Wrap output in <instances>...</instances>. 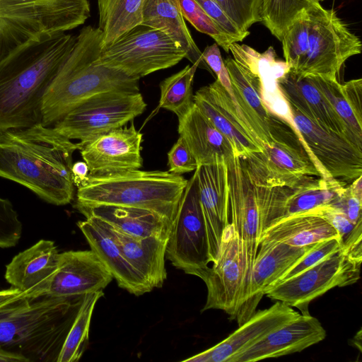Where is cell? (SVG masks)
<instances>
[{"label": "cell", "instance_id": "obj_1", "mask_svg": "<svg viewBox=\"0 0 362 362\" xmlns=\"http://www.w3.org/2000/svg\"><path fill=\"white\" fill-rule=\"evenodd\" d=\"M77 143L42 122L0 132V177L23 185L47 203L74 199L71 167Z\"/></svg>", "mask_w": 362, "mask_h": 362}, {"label": "cell", "instance_id": "obj_2", "mask_svg": "<svg viewBox=\"0 0 362 362\" xmlns=\"http://www.w3.org/2000/svg\"><path fill=\"white\" fill-rule=\"evenodd\" d=\"M76 36L46 35L0 62V132L42 122L44 95L69 55Z\"/></svg>", "mask_w": 362, "mask_h": 362}, {"label": "cell", "instance_id": "obj_3", "mask_svg": "<svg viewBox=\"0 0 362 362\" xmlns=\"http://www.w3.org/2000/svg\"><path fill=\"white\" fill-rule=\"evenodd\" d=\"M84 296L23 294L4 304L0 307V345L29 361L57 362Z\"/></svg>", "mask_w": 362, "mask_h": 362}, {"label": "cell", "instance_id": "obj_4", "mask_svg": "<svg viewBox=\"0 0 362 362\" xmlns=\"http://www.w3.org/2000/svg\"><path fill=\"white\" fill-rule=\"evenodd\" d=\"M102 33L87 25L76 35L69 55L48 87L42 101V123L53 126L74 107L100 93L139 92V79L100 62Z\"/></svg>", "mask_w": 362, "mask_h": 362}, {"label": "cell", "instance_id": "obj_5", "mask_svg": "<svg viewBox=\"0 0 362 362\" xmlns=\"http://www.w3.org/2000/svg\"><path fill=\"white\" fill-rule=\"evenodd\" d=\"M187 180L169 171L140 169L89 175L77 187L74 207L101 204L139 207L153 211L173 223Z\"/></svg>", "mask_w": 362, "mask_h": 362}, {"label": "cell", "instance_id": "obj_6", "mask_svg": "<svg viewBox=\"0 0 362 362\" xmlns=\"http://www.w3.org/2000/svg\"><path fill=\"white\" fill-rule=\"evenodd\" d=\"M90 13L88 0H0V62L31 40L83 25Z\"/></svg>", "mask_w": 362, "mask_h": 362}, {"label": "cell", "instance_id": "obj_7", "mask_svg": "<svg viewBox=\"0 0 362 362\" xmlns=\"http://www.w3.org/2000/svg\"><path fill=\"white\" fill-rule=\"evenodd\" d=\"M185 57L186 52L165 33L140 24L102 47L99 59L106 66L140 78Z\"/></svg>", "mask_w": 362, "mask_h": 362}, {"label": "cell", "instance_id": "obj_8", "mask_svg": "<svg viewBox=\"0 0 362 362\" xmlns=\"http://www.w3.org/2000/svg\"><path fill=\"white\" fill-rule=\"evenodd\" d=\"M140 92L106 91L89 98L53 125L68 139L87 143L111 130L124 127L146 109Z\"/></svg>", "mask_w": 362, "mask_h": 362}, {"label": "cell", "instance_id": "obj_9", "mask_svg": "<svg viewBox=\"0 0 362 362\" xmlns=\"http://www.w3.org/2000/svg\"><path fill=\"white\" fill-rule=\"evenodd\" d=\"M307 11L308 49L300 66L292 71L301 77L336 76L349 58L361 53V40L334 10L323 8L320 2Z\"/></svg>", "mask_w": 362, "mask_h": 362}, {"label": "cell", "instance_id": "obj_10", "mask_svg": "<svg viewBox=\"0 0 362 362\" xmlns=\"http://www.w3.org/2000/svg\"><path fill=\"white\" fill-rule=\"evenodd\" d=\"M165 257L177 269L197 277L211 262L195 170L187 180L171 224Z\"/></svg>", "mask_w": 362, "mask_h": 362}, {"label": "cell", "instance_id": "obj_11", "mask_svg": "<svg viewBox=\"0 0 362 362\" xmlns=\"http://www.w3.org/2000/svg\"><path fill=\"white\" fill-rule=\"evenodd\" d=\"M361 264V262L340 250L297 275L270 287L264 295L298 308L300 313H308V305L314 299L335 287L356 283L360 277Z\"/></svg>", "mask_w": 362, "mask_h": 362}, {"label": "cell", "instance_id": "obj_12", "mask_svg": "<svg viewBox=\"0 0 362 362\" xmlns=\"http://www.w3.org/2000/svg\"><path fill=\"white\" fill-rule=\"evenodd\" d=\"M207 288L206 301L202 312L221 310L231 319L240 313L246 284L244 248L231 223L226 227L216 260L199 276Z\"/></svg>", "mask_w": 362, "mask_h": 362}, {"label": "cell", "instance_id": "obj_13", "mask_svg": "<svg viewBox=\"0 0 362 362\" xmlns=\"http://www.w3.org/2000/svg\"><path fill=\"white\" fill-rule=\"evenodd\" d=\"M290 108L302 146L323 178L352 182L362 175L361 148L344 135L321 127L293 106Z\"/></svg>", "mask_w": 362, "mask_h": 362}, {"label": "cell", "instance_id": "obj_14", "mask_svg": "<svg viewBox=\"0 0 362 362\" xmlns=\"http://www.w3.org/2000/svg\"><path fill=\"white\" fill-rule=\"evenodd\" d=\"M344 187L345 182L335 178L313 176L291 187L255 186L261 234L281 220L330 205Z\"/></svg>", "mask_w": 362, "mask_h": 362}, {"label": "cell", "instance_id": "obj_15", "mask_svg": "<svg viewBox=\"0 0 362 362\" xmlns=\"http://www.w3.org/2000/svg\"><path fill=\"white\" fill-rule=\"evenodd\" d=\"M250 182L259 187H293L307 176L322 177L299 141L276 136L271 146L240 158Z\"/></svg>", "mask_w": 362, "mask_h": 362}, {"label": "cell", "instance_id": "obj_16", "mask_svg": "<svg viewBox=\"0 0 362 362\" xmlns=\"http://www.w3.org/2000/svg\"><path fill=\"white\" fill-rule=\"evenodd\" d=\"M142 141L143 134L132 121L129 127L111 130L77 146L89 168V175L98 177L140 169Z\"/></svg>", "mask_w": 362, "mask_h": 362}, {"label": "cell", "instance_id": "obj_17", "mask_svg": "<svg viewBox=\"0 0 362 362\" xmlns=\"http://www.w3.org/2000/svg\"><path fill=\"white\" fill-rule=\"evenodd\" d=\"M226 163L231 224L240 238L245 254V292L249 275L259 249L261 235L259 211L255 185L250 182L240 158L231 157L226 160Z\"/></svg>", "mask_w": 362, "mask_h": 362}, {"label": "cell", "instance_id": "obj_18", "mask_svg": "<svg viewBox=\"0 0 362 362\" xmlns=\"http://www.w3.org/2000/svg\"><path fill=\"white\" fill-rule=\"evenodd\" d=\"M194 103L231 143L235 156L245 158L262 151V143L248 127L230 95L218 79L194 94Z\"/></svg>", "mask_w": 362, "mask_h": 362}, {"label": "cell", "instance_id": "obj_19", "mask_svg": "<svg viewBox=\"0 0 362 362\" xmlns=\"http://www.w3.org/2000/svg\"><path fill=\"white\" fill-rule=\"evenodd\" d=\"M230 83L223 86L230 95L248 127L263 146H271L281 122L268 110L262 99L261 82L257 73L234 59L224 60Z\"/></svg>", "mask_w": 362, "mask_h": 362}, {"label": "cell", "instance_id": "obj_20", "mask_svg": "<svg viewBox=\"0 0 362 362\" xmlns=\"http://www.w3.org/2000/svg\"><path fill=\"white\" fill-rule=\"evenodd\" d=\"M315 244L294 247L282 243H259L237 318L239 326L255 313L264 292Z\"/></svg>", "mask_w": 362, "mask_h": 362}, {"label": "cell", "instance_id": "obj_21", "mask_svg": "<svg viewBox=\"0 0 362 362\" xmlns=\"http://www.w3.org/2000/svg\"><path fill=\"white\" fill-rule=\"evenodd\" d=\"M326 336V330L316 317L309 313H300L233 356L228 362H252L300 352L322 341Z\"/></svg>", "mask_w": 362, "mask_h": 362}, {"label": "cell", "instance_id": "obj_22", "mask_svg": "<svg viewBox=\"0 0 362 362\" xmlns=\"http://www.w3.org/2000/svg\"><path fill=\"white\" fill-rule=\"evenodd\" d=\"M300 314L286 304L276 301L269 308L255 312L218 344L182 361L228 362L233 356Z\"/></svg>", "mask_w": 362, "mask_h": 362}, {"label": "cell", "instance_id": "obj_23", "mask_svg": "<svg viewBox=\"0 0 362 362\" xmlns=\"http://www.w3.org/2000/svg\"><path fill=\"white\" fill-rule=\"evenodd\" d=\"M198 194L206 228L211 262L216 260L229 215L226 161L198 165L195 170Z\"/></svg>", "mask_w": 362, "mask_h": 362}, {"label": "cell", "instance_id": "obj_24", "mask_svg": "<svg viewBox=\"0 0 362 362\" xmlns=\"http://www.w3.org/2000/svg\"><path fill=\"white\" fill-rule=\"evenodd\" d=\"M112 279L110 270L93 250L67 251L59 255L57 269L47 294L84 296L103 290Z\"/></svg>", "mask_w": 362, "mask_h": 362}, {"label": "cell", "instance_id": "obj_25", "mask_svg": "<svg viewBox=\"0 0 362 362\" xmlns=\"http://www.w3.org/2000/svg\"><path fill=\"white\" fill-rule=\"evenodd\" d=\"M54 243L40 240L16 255L6 267L5 279L25 296L47 294L58 266Z\"/></svg>", "mask_w": 362, "mask_h": 362}, {"label": "cell", "instance_id": "obj_26", "mask_svg": "<svg viewBox=\"0 0 362 362\" xmlns=\"http://www.w3.org/2000/svg\"><path fill=\"white\" fill-rule=\"evenodd\" d=\"M93 250L107 267L122 288L135 296L153 289L124 257L114 235L112 227L93 216L77 223Z\"/></svg>", "mask_w": 362, "mask_h": 362}, {"label": "cell", "instance_id": "obj_27", "mask_svg": "<svg viewBox=\"0 0 362 362\" xmlns=\"http://www.w3.org/2000/svg\"><path fill=\"white\" fill-rule=\"evenodd\" d=\"M278 84L290 105L321 127L344 135L357 146L344 122L309 76H299L289 69L278 79Z\"/></svg>", "mask_w": 362, "mask_h": 362}, {"label": "cell", "instance_id": "obj_28", "mask_svg": "<svg viewBox=\"0 0 362 362\" xmlns=\"http://www.w3.org/2000/svg\"><path fill=\"white\" fill-rule=\"evenodd\" d=\"M177 119L179 135L185 141L197 165L226 161L236 156L229 140L194 104Z\"/></svg>", "mask_w": 362, "mask_h": 362}, {"label": "cell", "instance_id": "obj_29", "mask_svg": "<svg viewBox=\"0 0 362 362\" xmlns=\"http://www.w3.org/2000/svg\"><path fill=\"white\" fill-rule=\"evenodd\" d=\"M85 217L100 218L115 230L129 236L168 239L172 223L158 213L144 208L101 204L75 208Z\"/></svg>", "mask_w": 362, "mask_h": 362}, {"label": "cell", "instance_id": "obj_30", "mask_svg": "<svg viewBox=\"0 0 362 362\" xmlns=\"http://www.w3.org/2000/svg\"><path fill=\"white\" fill-rule=\"evenodd\" d=\"M112 228L128 262L152 289L162 287L167 278L165 257L168 239L155 236L136 238Z\"/></svg>", "mask_w": 362, "mask_h": 362}, {"label": "cell", "instance_id": "obj_31", "mask_svg": "<svg viewBox=\"0 0 362 362\" xmlns=\"http://www.w3.org/2000/svg\"><path fill=\"white\" fill-rule=\"evenodd\" d=\"M141 24L165 33L186 52L185 58L192 64L213 74L173 0H144Z\"/></svg>", "mask_w": 362, "mask_h": 362}, {"label": "cell", "instance_id": "obj_32", "mask_svg": "<svg viewBox=\"0 0 362 362\" xmlns=\"http://www.w3.org/2000/svg\"><path fill=\"white\" fill-rule=\"evenodd\" d=\"M337 238L335 228L322 217L311 213L289 216L263 231L259 243H282L303 247L326 239Z\"/></svg>", "mask_w": 362, "mask_h": 362}, {"label": "cell", "instance_id": "obj_33", "mask_svg": "<svg viewBox=\"0 0 362 362\" xmlns=\"http://www.w3.org/2000/svg\"><path fill=\"white\" fill-rule=\"evenodd\" d=\"M144 0H97L102 47L143 21Z\"/></svg>", "mask_w": 362, "mask_h": 362}, {"label": "cell", "instance_id": "obj_34", "mask_svg": "<svg viewBox=\"0 0 362 362\" xmlns=\"http://www.w3.org/2000/svg\"><path fill=\"white\" fill-rule=\"evenodd\" d=\"M198 64L187 65L180 71L165 78L159 85L158 108L175 113L177 118L194 105L193 81Z\"/></svg>", "mask_w": 362, "mask_h": 362}, {"label": "cell", "instance_id": "obj_35", "mask_svg": "<svg viewBox=\"0 0 362 362\" xmlns=\"http://www.w3.org/2000/svg\"><path fill=\"white\" fill-rule=\"evenodd\" d=\"M103 295V291L100 290L84 296L57 362H75L81 359L88 344L89 328L95 305Z\"/></svg>", "mask_w": 362, "mask_h": 362}, {"label": "cell", "instance_id": "obj_36", "mask_svg": "<svg viewBox=\"0 0 362 362\" xmlns=\"http://www.w3.org/2000/svg\"><path fill=\"white\" fill-rule=\"evenodd\" d=\"M313 83L341 119L355 144L362 148V120L354 112L336 76L310 75Z\"/></svg>", "mask_w": 362, "mask_h": 362}, {"label": "cell", "instance_id": "obj_37", "mask_svg": "<svg viewBox=\"0 0 362 362\" xmlns=\"http://www.w3.org/2000/svg\"><path fill=\"white\" fill-rule=\"evenodd\" d=\"M317 0H262L261 22L279 40L294 19Z\"/></svg>", "mask_w": 362, "mask_h": 362}, {"label": "cell", "instance_id": "obj_38", "mask_svg": "<svg viewBox=\"0 0 362 362\" xmlns=\"http://www.w3.org/2000/svg\"><path fill=\"white\" fill-rule=\"evenodd\" d=\"M309 16L302 11L287 28L281 42L285 62L291 71H296L308 49Z\"/></svg>", "mask_w": 362, "mask_h": 362}, {"label": "cell", "instance_id": "obj_39", "mask_svg": "<svg viewBox=\"0 0 362 362\" xmlns=\"http://www.w3.org/2000/svg\"><path fill=\"white\" fill-rule=\"evenodd\" d=\"M184 19L198 31L209 35L226 52H229L233 40L204 11L195 0H173Z\"/></svg>", "mask_w": 362, "mask_h": 362}, {"label": "cell", "instance_id": "obj_40", "mask_svg": "<svg viewBox=\"0 0 362 362\" xmlns=\"http://www.w3.org/2000/svg\"><path fill=\"white\" fill-rule=\"evenodd\" d=\"M308 213L325 218L337 230L341 250L348 253L362 247V223H352L344 214L330 205L319 207Z\"/></svg>", "mask_w": 362, "mask_h": 362}, {"label": "cell", "instance_id": "obj_41", "mask_svg": "<svg viewBox=\"0 0 362 362\" xmlns=\"http://www.w3.org/2000/svg\"><path fill=\"white\" fill-rule=\"evenodd\" d=\"M230 18L243 30L261 22L262 0H215Z\"/></svg>", "mask_w": 362, "mask_h": 362}, {"label": "cell", "instance_id": "obj_42", "mask_svg": "<svg viewBox=\"0 0 362 362\" xmlns=\"http://www.w3.org/2000/svg\"><path fill=\"white\" fill-rule=\"evenodd\" d=\"M340 250H341V245L339 239L337 238L326 239L315 243L296 263L286 270L272 286L297 275Z\"/></svg>", "mask_w": 362, "mask_h": 362}, {"label": "cell", "instance_id": "obj_43", "mask_svg": "<svg viewBox=\"0 0 362 362\" xmlns=\"http://www.w3.org/2000/svg\"><path fill=\"white\" fill-rule=\"evenodd\" d=\"M362 175L345 186L342 192L330 204L354 224L362 223Z\"/></svg>", "mask_w": 362, "mask_h": 362}, {"label": "cell", "instance_id": "obj_44", "mask_svg": "<svg viewBox=\"0 0 362 362\" xmlns=\"http://www.w3.org/2000/svg\"><path fill=\"white\" fill-rule=\"evenodd\" d=\"M23 225L12 203L0 197V247L16 245L21 237Z\"/></svg>", "mask_w": 362, "mask_h": 362}, {"label": "cell", "instance_id": "obj_45", "mask_svg": "<svg viewBox=\"0 0 362 362\" xmlns=\"http://www.w3.org/2000/svg\"><path fill=\"white\" fill-rule=\"evenodd\" d=\"M167 156L170 173L182 175L194 171L198 166L185 141L180 136L170 148Z\"/></svg>", "mask_w": 362, "mask_h": 362}, {"label": "cell", "instance_id": "obj_46", "mask_svg": "<svg viewBox=\"0 0 362 362\" xmlns=\"http://www.w3.org/2000/svg\"><path fill=\"white\" fill-rule=\"evenodd\" d=\"M195 1L234 42H241L249 35V30H240L215 0Z\"/></svg>", "mask_w": 362, "mask_h": 362}, {"label": "cell", "instance_id": "obj_47", "mask_svg": "<svg viewBox=\"0 0 362 362\" xmlns=\"http://www.w3.org/2000/svg\"><path fill=\"white\" fill-rule=\"evenodd\" d=\"M344 95L356 116L362 120V79H353L342 84Z\"/></svg>", "mask_w": 362, "mask_h": 362}, {"label": "cell", "instance_id": "obj_48", "mask_svg": "<svg viewBox=\"0 0 362 362\" xmlns=\"http://www.w3.org/2000/svg\"><path fill=\"white\" fill-rule=\"evenodd\" d=\"M89 176V168L83 161H76L71 167V177L74 185L78 187L83 185Z\"/></svg>", "mask_w": 362, "mask_h": 362}, {"label": "cell", "instance_id": "obj_49", "mask_svg": "<svg viewBox=\"0 0 362 362\" xmlns=\"http://www.w3.org/2000/svg\"><path fill=\"white\" fill-rule=\"evenodd\" d=\"M0 362H29V361L22 355L4 349L0 345Z\"/></svg>", "mask_w": 362, "mask_h": 362}, {"label": "cell", "instance_id": "obj_50", "mask_svg": "<svg viewBox=\"0 0 362 362\" xmlns=\"http://www.w3.org/2000/svg\"><path fill=\"white\" fill-rule=\"evenodd\" d=\"M21 295L23 293L13 287L0 291V307Z\"/></svg>", "mask_w": 362, "mask_h": 362}, {"label": "cell", "instance_id": "obj_51", "mask_svg": "<svg viewBox=\"0 0 362 362\" xmlns=\"http://www.w3.org/2000/svg\"><path fill=\"white\" fill-rule=\"evenodd\" d=\"M317 1H324V0H317Z\"/></svg>", "mask_w": 362, "mask_h": 362}]
</instances>
